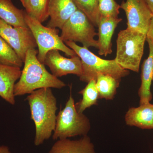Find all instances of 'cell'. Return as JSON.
<instances>
[{
  "mask_svg": "<svg viewBox=\"0 0 153 153\" xmlns=\"http://www.w3.org/2000/svg\"><path fill=\"white\" fill-rule=\"evenodd\" d=\"M30 107L31 118L36 127L34 144H43L49 140L56 126L57 99L52 88H45L34 91L26 98Z\"/></svg>",
  "mask_w": 153,
  "mask_h": 153,
  "instance_id": "1",
  "label": "cell"
},
{
  "mask_svg": "<svg viewBox=\"0 0 153 153\" xmlns=\"http://www.w3.org/2000/svg\"><path fill=\"white\" fill-rule=\"evenodd\" d=\"M38 54L36 48L28 49L26 52L24 68L14 86L15 97L30 94L45 88L61 89L66 86L65 82L47 71L45 65L38 60Z\"/></svg>",
  "mask_w": 153,
  "mask_h": 153,
  "instance_id": "2",
  "label": "cell"
},
{
  "mask_svg": "<svg viewBox=\"0 0 153 153\" xmlns=\"http://www.w3.org/2000/svg\"><path fill=\"white\" fill-rule=\"evenodd\" d=\"M66 46L74 50L81 59L82 74L79 77L82 82H88L91 79L96 80L99 74H106L121 80L128 76V70L122 68L114 59L105 60L91 52L88 48L80 47L72 41L64 42Z\"/></svg>",
  "mask_w": 153,
  "mask_h": 153,
  "instance_id": "3",
  "label": "cell"
},
{
  "mask_svg": "<svg viewBox=\"0 0 153 153\" xmlns=\"http://www.w3.org/2000/svg\"><path fill=\"white\" fill-rule=\"evenodd\" d=\"M146 38V34L128 28L120 31L117 40V63L126 70L138 72Z\"/></svg>",
  "mask_w": 153,
  "mask_h": 153,
  "instance_id": "4",
  "label": "cell"
},
{
  "mask_svg": "<svg viewBox=\"0 0 153 153\" xmlns=\"http://www.w3.org/2000/svg\"><path fill=\"white\" fill-rule=\"evenodd\" d=\"M91 127L88 117L84 114L77 111L71 92L65 107L60 109L57 115L52 139L57 140L78 136L88 135Z\"/></svg>",
  "mask_w": 153,
  "mask_h": 153,
  "instance_id": "5",
  "label": "cell"
},
{
  "mask_svg": "<svg viewBox=\"0 0 153 153\" xmlns=\"http://www.w3.org/2000/svg\"><path fill=\"white\" fill-rule=\"evenodd\" d=\"M25 21L33 33L38 47V60L44 64L47 53L52 50H58L70 57L76 56L74 50L66 46L59 36L56 28L45 27L37 19L29 16L25 10Z\"/></svg>",
  "mask_w": 153,
  "mask_h": 153,
  "instance_id": "6",
  "label": "cell"
},
{
  "mask_svg": "<svg viewBox=\"0 0 153 153\" xmlns=\"http://www.w3.org/2000/svg\"><path fill=\"white\" fill-rule=\"evenodd\" d=\"M94 27L85 14L77 9L61 28L60 37L64 42H79L88 49H98V42L94 38L97 35Z\"/></svg>",
  "mask_w": 153,
  "mask_h": 153,
  "instance_id": "7",
  "label": "cell"
},
{
  "mask_svg": "<svg viewBox=\"0 0 153 153\" xmlns=\"http://www.w3.org/2000/svg\"><path fill=\"white\" fill-rule=\"evenodd\" d=\"M0 36L25 61L28 49L36 48L37 44L30 28L14 27L0 19Z\"/></svg>",
  "mask_w": 153,
  "mask_h": 153,
  "instance_id": "8",
  "label": "cell"
},
{
  "mask_svg": "<svg viewBox=\"0 0 153 153\" xmlns=\"http://www.w3.org/2000/svg\"><path fill=\"white\" fill-rule=\"evenodd\" d=\"M120 7L125 12L127 28L147 35L153 16L146 0H126Z\"/></svg>",
  "mask_w": 153,
  "mask_h": 153,
  "instance_id": "9",
  "label": "cell"
},
{
  "mask_svg": "<svg viewBox=\"0 0 153 153\" xmlns=\"http://www.w3.org/2000/svg\"><path fill=\"white\" fill-rule=\"evenodd\" d=\"M44 64L49 67L52 74L57 77L73 74L80 76L82 63L77 55L66 58L60 55L59 50H52L47 53Z\"/></svg>",
  "mask_w": 153,
  "mask_h": 153,
  "instance_id": "10",
  "label": "cell"
},
{
  "mask_svg": "<svg viewBox=\"0 0 153 153\" xmlns=\"http://www.w3.org/2000/svg\"><path fill=\"white\" fill-rule=\"evenodd\" d=\"M77 10L73 0H49L50 20L47 27L61 30Z\"/></svg>",
  "mask_w": 153,
  "mask_h": 153,
  "instance_id": "11",
  "label": "cell"
},
{
  "mask_svg": "<svg viewBox=\"0 0 153 153\" xmlns=\"http://www.w3.org/2000/svg\"><path fill=\"white\" fill-rule=\"evenodd\" d=\"M21 73V68L0 64V97L12 105L16 103L14 88Z\"/></svg>",
  "mask_w": 153,
  "mask_h": 153,
  "instance_id": "12",
  "label": "cell"
},
{
  "mask_svg": "<svg viewBox=\"0 0 153 153\" xmlns=\"http://www.w3.org/2000/svg\"><path fill=\"white\" fill-rule=\"evenodd\" d=\"M122 21L120 18L100 17L97 27L99 55L106 56L112 53L113 35L118 25Z\"/></svg>",
  "mask_w": 153,
  "mask_h": 153,
  "instance_id": "13",
  "label": "cell"
},
{
  "mask_svg": "<svg viewBox=\"0 0 153 153\" xmlns=\"http://www.w3.org/2000/svg\"><path fill=\"white\" fill-rule=\"evenodd\" d=\"M125 120L127 125L142 129H153V104L150 102L140 104L129 108Z\"/></svg>",
  "mask_w": 153,
  "mask_h": 153,
  "instance_id": "14",
  "label": "cell"
},
{
  "mask_svg": "<svg viewBox=\"0 0 153 153\" xmlns=\"http://www.w3.org/2000/svg\"><path fill=\"white\" fill-rule=\"evenodd\" d=\"M48 153H97L88 135L78 140L69 138L56 140Z\"/></svg>",
  "mask_w": 153,
  "mask_h": 153,
  "instance_id": "15",
  "label": "cell"
},
{
  "mask_svg": "<svg viewBox=\"0 0 153 153\" xmlns=\"http://www.w3.org/2000/svg\"><path fill=\"white\" fill-rule=\"evenodd\" d=\"M149 44V53L142 65L141 83L138 91L140 104L150 102L152 99L151 87L153 81V44L146 38Z\"/></svg>",
  "mask_w": 153,
  "mask_h": 153,
  "instance_id": "16",
  "label": "cell"
},
{
  "mask_svg": "<svg viewBox=\"0 0 153 153\" xmlns=\"http://www.w3.org/2000/svg\"><path fill=\"white\" fill-rule=\"evenodd\" d=\"M25 10L18 8L12 0H0V19L14 27H27Z\"/></svg>",
  "mask_w": 153,
  "mask_h": 153,
  "instance_id": "17",
  "label": "cell"
},
{
  "mask_svg": "<svg viewBox=\"0 0 153 153\" xmlns=\"http://www.w3.org/2000/svg\"><path fill=\"white\" fill-rule=\"evenodd\" d=\"M120 80L110 75L99 74L96 80V85L99 99L112 100L116 94Z\"/></svg>",
  "mask_w": 153,
  "mask_h": 153,
  "instance_id": "18",
  "label": "cell"
},
{
  "mask_svg": "<svg viewBox=\"0 0 153 153\" xmlns=\"http://www.w3.org/2000/svg\"><path fill=\"white\" fill-rule=\"evenodd\" d=\"M87 83L83 89L78 92V94L82 95V99L75 103L76 109L80 113H83L87 108L96 105L99 99L98 91L96 85V80L91 79Z\"/></svg>",
  "mask_w": 153,
  "mask_h": 153,
  "instance_id": "19",
  "label": "cell"
},
{
  "mask_svg": "<svg viewBox=\"0 0 153 153\" xmlns=\"http://www.w3.org/2000/svg\"><path fill=\"white\" fill-rule=\"evenodd\" d=\"M49 0H28L25 8L27 13L41 23L49 19Z\"/></svg>",
  "mask_w": 153,
  "mask_h": 153,
  "instance_id": "20",
  "label": "cell"
},
{
  "mask_svg": "<svg viewBox=\"0 0 153 153\" xmlns=\"http://www.w3.org/2000/svg\"><path fill=\"white\" fill-rule=\"evenodd\" d=\"M76 8L85 14L94 27H97L100 16L99 0H73Z\"/></svg>",
  "mask_w": 153,
  "mask_h": 153,
  "instance_id": "21",
  "label": "cell"
},
{
  "mask_svg": "<svg viewBox=\"0 0 153 153\" xmlns=\"http://www.w3.org/2000/svg\"><path fill=\"white\" fill-rule=\"evenodd\" d=\"M0 64L21 68L24 62L16 52L0 36Z\"/></svg>",
  "mask_w": 153,
  "mask_h": 153,
  "instance_id": "22",
  "label": "cell"
},
{
  "mask_svg": "<svg viewBox=\"0 0 153 153\" xmlns=\"http://www.w3.org/2000/svg\"><path fill=\"white\" fill-rule=\"evenodd\" d=\"M120 5L115 0H99V9L100 17L118 18Z\"/></svg>",
  "mask_w": 153,
  "mask_h": 153,
  "instance_id": "23",
  "label": "cell"
},
{
  "mask_svg": "<svg viewBox=\"0 0 153 153\" xmlns=\"http://www.w3.org/2000/svg\"><path fill=\"white\" fill-rule=\"evenodd\" d=\"M147 38L149 39L153 44V18L151 22L149 30L147 33Z\"/></svg>",
  "mask_w": 153,
  "mask_h": 153,
  "instance_id": "24",
  "label": "cell"
},
{
  "mask_svg": "<svg viewBox=\"0 0 153 153\" xmlns=\"http://www.w3.org/2000/svg\"><path fill=\"white\" fill-rule=\"evenodd\" d=\"M0 153H11L8 147L6 146H0Z\"/></svg>",
  "mask_w": 153,
  "mask_h": 153,
  "instance_id": "25",
  "label": "cell"
},
{
  "mask_svg": "<svg viewBox=\"0 0 153 153\" xmlns=\"http://www.w3.org/2000/svg\"><path fill=\"white\" fill-rule=\"evenodd\" d=\"M153 16V0H146Z\"/></svg>",
  "mask_w": 153,
  "mask_h": 153,
  "instance_id": "26",
  "label": "cell"
},
{
  "mask_svg": "<svg viewBox=\"0 0 153 153\" xmlns=\"http://www.w3.org/2000/svg\"><path fill=\"white\" fill-rule=\"evenodd\" d=\"M22 3V4L24 6V7H26L28 1V0H20Z\"/></svg>",
  "mask_w": 153,
  "mask_h": 153,
  "instance_id": "27",
  "label": "cell"
}]
</instances>
